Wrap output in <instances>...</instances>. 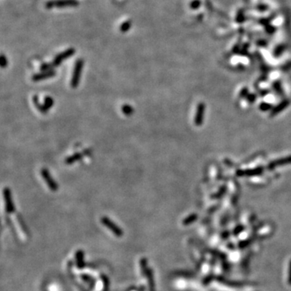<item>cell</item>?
I'll return each instance as SVG.
<instances>
[{"instance_id":"1","label":"cell","mask_w":291,"mask_h":291,"mask_svg":"<svg viewBox=\"0 0 291 291\" xmlns=\"http://www.w3.org/2000/svg\"><path fill=\"white\" fill-rule=\"evenodd\" d=\"M83 67V61L82 59L77 60L75 65H74L73 74H72V78L71 80V87L72 88H76L79 87Z\"/></svg>"},{"instance_id":"2","label":"cell","mask_w":291,"mask_h":291,"mask_svg":"<svg viewBox=\"0 0 291 291\" xmlns=\"http://www.w3.org/2000/svg\"><path fill=\"white\" fill-rule=\"evenodd\" d=\"M100 223L103 224V226H105L106 228H108L109 231H111L112 232V234H114L115 236L117 237H121L124 234V232L121 229L117 226V224L113 223L112 221L109 218L103 216L100 218Z\"/></svg>"},{"instance_id":"3","label":"cell","mask_w":291,"mask_h":291,"mask_svg":"<svg viewBox=\"0 0 291 291\" xmlns=\"http://www.w3.org/2000/svg\"><path fill=\"white\" fill-rule=\"evenodd\" d=\"M79 5V2L76 0H53L49 1L45 4L46 8H60L65 7H75Z\"/></svg>"},{"instance_id":"4","label":"cell","mask_w":291,"mask_h":291,"mask_svg":"<svg viewBox=\"0 0 291 291\" xmlns=\"http://www.w3.org/2000/svg\"><path fill=\"white\" fill-rule=\"evenodd\" d=\"M3 198L5 201L6 205V211L7 214H12L16 211V207L12 201V196H11V192L8 187H6L3 189Z\"/></svg>"},{"instance_id":"5","label":"cell","mask_w":291,"mask_h":291,"mask_svg":"<svg viewBox=\"0 0 291 291\" xmlns=\"http://www.w3.org/2000/svg\"><path fill=\"white\" fill-rule=\"evenodd\" d=\"M41 174L43 177L45 182L46 183V185H48V187L51 191L53 192H56L58 189V185L54 180V179L51 176V175L49 173V171H48L47 168H42L41 171Z\"/></svg>"},{"instance_id":"6","label":"cell","mask_w":291,"mask_h":291,"mask_svg":"<svg viewBox=\"0 0 291 291\" xmlns=\"http://www.w3.org/2000/svg\"><path fill=\"white\" fill-rule=\"evenodd\" d=\"M75 53V49H73V48H70V49H66L65 51L62 52L60 53L59 54H57L56 57H55L54 60L53 62V65L55 66H58L60 65V64L63 63L64 60H66L67 58H69L71 56H73Z\"/></svg>"},{"instance_id":"7","label":"cell","mask_w":291,"mask_h":291,"mask_svg":"<svg viewBox=\"0 0 291 291\" xmlns=\"http://www.w3.org/2000/svg\"><path fill=\"white\" fill-rule=\"evenodd\" d=\"M56 75V71L54 70H51V71H42L41 73L35 74L34 75L32 76V81L33 82H39L45 80V79H50L53 78Z\"/></svg>"},{"instance_id":"8","label":"cell","mask_w":291,"mask_h":291,"mask_svg":"<svg viewBox=\"0 0 291 291\" xmlns=\"http://www.w3.org/2000/svg\"><path fill=\"white\" fill-rule=\"evenodd\" d=\"M75 258H76V267L79 269H81L83 268H84L85 266V262H84V253L82 250L77 251L76 255H75Z\"/></svg>"},{"instance_id":"9","label":"cell","mask_w":291,"mask_h":291,"mask_svg":"<svg viewBox=\"0 0 291 291\" xmlns=\"http://www.w3.org/2000/svg\"><path fill=\"white\" fill-rule=\"evenodd\" d=\"M33 103H34V105H35V107L37 109V110H38L40 112L43 113V114H46L49 110L45 108V106L44 103H41L37 95H34V96H33Z\"/></svg>"},{"instance_id":"10","label":"cell","mask_w":291,"mask_h":291,"mask_svg":"<svg viewBox=\"0 0 291 291\" xmlns=\"http://www.w3.org/2000/svg\"><path fill=\"white\" fill-rule=\"evenodd\" d=\"M83 153L80 152H76L73 154V155H70L68 157H66L65 159V163L67 164V165H71V164H73L74 163H75L76 161L80 160L82 158H83Z\"/></svg>"},{"instance_id":"11","label":"cell","mask_w":291,"mask_h":291,"mask_svg":"<svg viewBox=\"0 0 291 291\" xmlns=\"http://www.w3.org/2000/svg\"><path fill=\"white\" fill-rule=\"evenodd\" d=\"M146 276L147 277V280H148V284H149V289H150V291H155V284H154V279H153L152 271H151V269H149V268H148V269H147Z\"/></svg>"},{"instance_id":"12","label":"cell","mask_w":291,"mask_h":291,"mask_svg":"<svg viewBox=\"0 0 291 291\" xmlns=\"http://www.w3.org/2000/svg\"><path fill=\"white\" fill-rule=\"evenodd\" d=\"M121 112L125 116H131L134 112V109L129 104H124L121 106Z\"/></svg>"},{"instance_id":"13","label":"cell","mask_w":291,"mask_h":291,"mask_svg":"<svg viewBox=\"0 0 291 291\" xmlns=\"http://www.w3.org/2000/svg\"><path fill=\"white\" fill-rule=\"evenodd\" d=\"M54 99L52 98V97H50V96H49V95L45 96V99H44V104H45V108H46L48 110H49V109H51L52 107L54 106Z\"/></svg>"},{"instance_id":"14","label":"cell","mask_w":291,"mask_h":291,"mask_svg":"<svg viewBox=\"0 0 291 291\" xmlns=\"http://www.w3.org/2000/svg\"><path fill=\"white\" fill-rule=\"evenodd\" d=\"M147 259L141 258V260H140V267H141V274L143 273V275H146V273H147V269H148V268H147Z\"/></svg>"},{"instance_id":"15","label":"cell","mask_w":291,"mask_h":291,"mask_svg":"<svg viewBox=\"0 0 291 291\" xmlns=\"http://www.w3.org/2000/svg\"><path fill=\"white\" fill-rule=\"evenodd\" d=\"M17 221H18V223H19V226H20V229H21L22 232L24 234H28V230L27 227L25 226V224L24 223V221L21 218L20 216H17Z\"/></svg>"},{"instance_id":"16","label":"cell","mask_w":291,"mask_h":291,"mask_svg":"<svg viewBox=\"0 0 291 291\" xmlns=\"http://www.w3.org/2000/svg\"><path fill=\"white\" fill-rule=\"evenodd\" d=\"M101 280L103 282V291H108L109 287V281L105 275H101Z\"/></svg>"},{"instance_id":"17","label":"cell","mask_w":291,"mask_h":291,"mask_svg":"<svg viewBox=\"0 0 291 291\" xmlns=\"http://www.w3.org/2000/svg\"><path fill=\"white\" fill-rule=\"evenodd\" d=\"M54 65H53V63H44L41 66V71H51L54 70Z\"/></svg>"},{"instance_id":"18","label":"cell","mask_w":291,"mask_h":291,"mask_svg":"<svg viewBox=\"0 0 291 291\" xmlns=\"http://www.w3.org/2000/svg\"><path fill=\"white\" fill-rule=\"evenodd\" d=\"M130 25H131L130 21L125 22V23L122 24L121 26V32H126V31H128L129 29L130 28Z\"/></svg>"},{"instance_id":"19","label":"cell","mask_w":291,"mask_h":291,"mask_svg":"<svg viewBox=\"0 0 291 291\" xmlns=\"http://www.w3.org/2000/svg\"><path fill=\"white\" fill-rule=\"evenodd\" d=\"M1 66H2V68H5L7 66V59L3 54H2V57H1Z\"/></svg>"},{"instance_id":"20","label":"cell","mask_w":291,"mask_h":291,"mask_svg":"<svg viewBox=\"0 0 291 291\" xmlns=\"http://www.w3.org/2000/svg\"><path fill=\"white\" fill-rule=\"evenodd\" d=\"M80 278H81L82 280L84 281H86V282H88V281H92V279H91L90 277H89V276H88V275H87V274L81 275V276H80Z\"/></svg>"}]
</instances>
